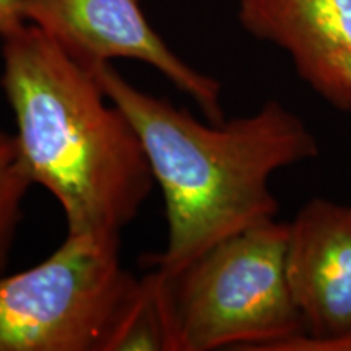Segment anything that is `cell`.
<instances>
[{
	"label": "cell",
	"instance_id": "6da1fadb",
	"mask_svg": "<svg viewBox=\"0 0 351 351\" xmlns=\"http://www.w3.org/2000/svg\"><path fill=\"white\" fill-rule=\"evenodd\" d=\"M95 73L134 125L163 195L168 243L150 265L168 276L215 244L275 219L271 176L319 155L306 122L276 99L238 119L202 122L132 85L112 64Z\"/></svg>",
	"mask_w": 351,
	"mask_h": 351
},
{
	"label": "cell",
	"instance_id": "7a4b0ae2",
	"mask_svg": "<svg viewBox=\"0 0 351 351\" xmlns=\"http://www.w3.org/2000/svg\"><path fill=\"white\" fill-rule=\"evenodd\" d=\"M0 41V86L29 181L62 208L67 234L121 239L156 186L134 125L96 73L34 25Z\"/></svg>",
	"mask_w": 351,
	"mask_h": 351
},
{
	"label": "cell",
	"instance_id": "3957f363",
	"mask_svg": "<svg viewBox=\"0 0 351 351\" xmlns=\"http://www.w3.org/2000/svg\"><path fill=\"white\" fill-rule=\"evenodd\" d=\"M288 230L261 223L166 275L176 351H269L304 333L287 274Z\"/></svg>",
	"mask_w": 351,
	"mask_h": 351
},
{
	"label": "cell",
	"instance_id": "277c9868",
	"mask_svg": "<svg viewBox=\"0 0 351 351\" xmlns=\"http://www.w3.org/2000/svg\"><path fill=\"white\" fill-rule=\"evenodd\" d=\"M134 282L119 239L67 234L43 262L0 275V351H103Z\"/></svg>",
	"mask_w": 351,
	"mask_h": 351
},
{
	"label": "cell",
	"instance_id": "5b68a950",
	"mask_svg": "<svg viewBox=\"0 0 351 351\" xmlns=\"http://www.w3.org/2000/svg\"><path fill=\"white\" fill-rule=\"evenodd\" d=\"M23 16L90 72L119 59L143 62L194 101L207 121H225L221 83L171 49L140 0H23Z\"/></svg>",
	"mask_w": 351,
	"mask_h": 351
},
{
	"label": "cell",
	"instance_id": "8992f818",
	"mask_svg": "<svg viewBox=\"0 0 351 351\" xmlns=\"http://www.w3.org/2000/svg\"><path fill=\"white\" fill-rule=\"evenodd\" d=\"M288 226L287 274L304 333L269 351H351V205L313 199Z\"/></svg>",
	"mask_w": 351,
	"mask_h": 351
},
{
	"label": "cell",
	"instance_id": "52a82bcc",
	"mask_svg": "<svg viewBox=\"0 0 351 351\" xmlns=\"http://www.w3.org/2000/svg\"><path fill=\"white\" fill-rule=\"evenodd\" d=\"M251 36L287 52L296 73L337 111H351V85L333 59L351 51V0H239Z\"/></svg>",
	"mask_w": 351,
	"mask_h": 351
},
{
	"label": "cell",
	"instance_id": "ba28073f",
	"mask_svg": "<svg viewBox=\"0 0 351 351\" xmlns=\"http://www.w3.org/2000/svg\"><path fill=\"white\" fill-rule=\"evenodd\" d=\"M103 351H176L169 280L156 267L135 278Z\"/></svg>",
	"mask_w": 351,
	"mask_h": 351
},
{
	"label": "cell",
	"instance_id": "9c48e42d",
	"mask_svg": "<svg viewBox=\"0 0 351 351\" xmlns=\"http://www.w3.org/2000/svg\"><path fill=\"white\" fill-rule=\"evenodd\" d=\"M32 181L20 163L15 135L0 130V274L10 261Z\"/></svg>",
	"mask_w": 351,
	"mask_h": 351
},
{
	"label": "cell",
	"instance_id": "30bf717a",
	"mask_svg": "<svg viewBox=\"0 0 351 351\" xmlns=\"http://www.w3.org/2000/svg\"><path fill=\"white\" fill-rule=\"evenodd\" d=\"M23 23V0H0V39Z\"/></svg>",
	"mask_w": 351,
	"mask_h": 351
},
{
	"label": "cell",
	"instance_id": "8fae6325",
	"mask_svg": "<svg viewBox=\"0 0 351 351\" xmlns=\"http://www.w3.org/2000/svg\"><path fill=\"white\" fill-rule=\"evenodd\" d=\"M333 65L339 70L340 75L351 85V51H341L333 59Z\"/></svg>",
	"mask_w": 351,
	"mask_h": 351
}]
</instances>
